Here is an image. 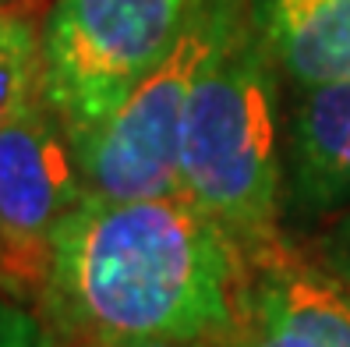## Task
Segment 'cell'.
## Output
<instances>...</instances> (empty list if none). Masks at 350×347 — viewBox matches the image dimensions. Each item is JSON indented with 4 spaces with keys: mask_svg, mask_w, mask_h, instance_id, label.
<instances>
[{
    "mask_svg": "<svg viewBox=\"0 0 350 347\" xmlns=\"http://www.w3.org/2000/svg\"><path fill=\"white\" fill-rule=\"evenodd\" d=\"M0 4H4V0H0Z\"/></svg>",
    "mask_w": 350,
    "mask_h": 347,
    "instance_id": "15",
    "label": "cell"
},
{
    "mask_svg": "<svg viewBox=\"0 0 350 347\" xmlns=\"http://www.w3.org/2000/svg\"><path fill=\"white\" fill-rule=\"evenodd\" d=\"M234 0H198L170 53L107 120L68 135L85 198H152L180 192V131L202 64L209 60Z\"/></svg>",
    "mask_w": 350,
    "mask_h": 347,
    "instance_id": "4",
    "label": "cell"
},
{
    "mask_svg": "<svg viewBox=\"0 0 350 347\" xmlns=\"http://www.w3.org/2000/svg\"><path fill=\"white\" fill-rule=\"evenodd\" d=\"M230 347H308L291 326H286L273 309L255 298L252 283H248V294H244V312H241V326L230 340Z\"/></svg>",
    "mask_w": 350,
    "mask_h": 347,
    "instance_id": "10",
    "label": "cell"
},
{
    "mask_svg": "<svg viewBox=\"0 0 350 347\" xmlns=\"http://www.w3.org/2000/svg\"><path fill=\"white\" fill-rule=\"evenodd\" d=\"M252 266L195 202L81 198L53 237L36 309L60 347L188 337L230 347Z\"/></svg>",
    "mask_w": 350,
    "mask_h": 347,
    "instance_id": "1",
    "label": "cell"
},
{
    "mask_svg": "<svg viewBox=\"0 0 350 347\" xmlns=\"http://www.w3.org/2000/svg\"><path fill=\"white\" fill-rule=\"evenodd\" d=\"M39 25L25 8L0 4V125L39 96Z\"/></svg>",
    "mask_w": 350,
    "mask_h": 347,
    "instance_id": "9",
    "label": "cell"
},
{
    "mask_svg": "<svg viewBox=\"0 0 350 347\" xmlns=\"http://www.w3.org/2000/svg\"><path fill=\"white\" fill-rule=\"evenodd\" d=\"M85 198L71 142L43 96L0 125V291L39 301L64 216Z\"/></svg>",
    "mask_w": 350,
    "mask_h": 347,
    "instance_id": "5",
    "label": "cell"
},
{
    "mask_svg": "<svg viewBox=\"0 0 350 347\" xmlns=\"http://www.w3.org/2000/svg\"><path fill=\"white\" fill-rule=\"evenodd\" d=\"M252 291L308 347H350V294L319 262L286 248V255L252 273Z\"/></svg>",
    "mask_w": 350,
    "mask_h": 347,
    "instance_id": "8",
    "label": "cell"
},
{
    "mask_svg": "<svg viewBox=\"0 0 350 347\" xmlns=\"http://www.w3.org/2000/svg\"><path fill=\"white\" fill-rule=\"evenodd\" d=\"M0 347H60L46 319L18 298H0Z\"/></svg>",
    "mask_w": 350,
    "mask_h": 347,
    "instance_id": "11",
    "label": "cell"
},
{
    "mask_svg": "<svg viewBox=\"0 0 350 347\" xmlns=\"http://www.w3.org/2000/svg\"><path fill=\"white\" fill-rule=\"evenodd\" d=\"M350 209V81L291 89L283 103V227Z\"/></svg>",
    "mask_w": 350,
    "mask_h": 347,
    "instance_id": "6",
    "label": "cell"
},
{
    "mask_svg": "<svg viewBox=\"0 0 350 347\" xmlns=\"http://www.w3.org/2000/svg\"><path fill=\"white\" fill-rule=\"evenodd\" d=\"M340 283H343V280H340ZM343 287H347V294H350V283H343Z\"/></svg>",
    "mask_w": 350,
    "mask_h": 347,
    "instance_id": "14",
    "label": "cell"
},
{
    "mask_svg": "<svg viewBox=\"0 0 350 347\" xmlns=\"http://www.w3.org/2000/svg\"><path fill=\"white\" fill-rule=\"evenodd\" d=\"M75 347H223V344L188 340V337H124V340H89Z\"/></svg>",
    "mask_w": 350,
    "mask_h": 347,
    "instance_id": "13",
    "label": "cell"
},
{
    "mask_svg": "<svg viewBox=\"0 0 350 347\" xmlns=\"http://www.w3.org/2000/svg\"><path fill=\"white\" fill-rule=\"evenodd\" d=\"M252 18L283 86L350 81V0H252Z\"/></svg>",
    "mask_w": 350,
    "mask_h": 347,
    "instance_id": "7",
    "label": "cell"
},
{
    "mask_svg": "<svg viewBox=\"0 0 350 347\" xmlns=\"http://www.w3.org/2000/svg\"><path fill=\"white\" fill-rule=\"evenodd\" d=\"M198 0H53L39 29V92L68 135L107 120L170 53Z\"/></svg>",
    "mask_w": 350,
    "mask_h": 347,
    "instance_id": "3",
    "label": "cell"
},
{
    "mask_svg": "<svg viewBox=\"0 0 350 347\" xmlns=\"http://www.w3.org/2000/svg\"><path fill=\"white\" fill-rule=\"evenodd\" d=\"M283 78L252 18L234 0L202 64L180 131V195L234 241L252 270L286 255L283 227Z\"/></svg>",
    "mask_w": 350,
    "mask_h": 347,
    "instance_id": "2",
    "label": "cell"
},
{
    "mask_svg": "<svg viewBox=\"0 0 350 347\" xmlns=\"http://www.w3.org/2000/svg\"><path fill=\"white\" fill-rule=\"evenodd\" d=\"M315 262L343 283H350V209L329 216V227L315 237Z\"/></svg>",
    "mask_w": 350,
    "mask_h": 347,
    "instance_id": "12",
    "label": "cell"
}]
</instances>
